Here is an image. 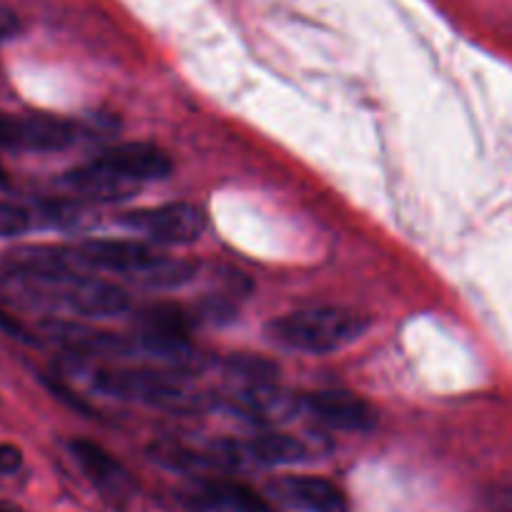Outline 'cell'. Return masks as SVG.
I'll list each match as a JSON object with an SVG mask.
<instances>
[{
    "instance_id": "obj_9",
    "label": "cell",
    "mask_w": 512,
    "mask_h": 512,
    "mask_svg": "<svg viewBox=\"0 0 512 512\" xmlns=\"http://www.w3.org/2000/svg\"><path fill=\"white\" fill-rule=\"evenodd\" d=\"M282 505L302 512H347V497L334 482L314 475H284L269 482Z\"/></svg>"
},
{
    "instance_id": "obj_4",
    "label": "cell",
    "mask_w": 512,
    "mask_h": 512,
    "mask_svg": "<svg viewBox=\"0 0 512 512\" xmlns=\"http://www.w3.org/2000/svg\"><path fill=\"white\" fill-rule=\"evenodd\" d=\"M369 319L349 307H309L289 312L267 324L274 344L302 354H329L357 342Z\"/></svg>"
},
{
    "instance_id": "obj_8",
    "label": "cell",
    "mask_w": 512,
    "mask_h": 512,
    "mask_svg": "<svg viewBox=\"0 0 512 512\" xmlns=\"http://www.w3.org/2000/svg\"><path fill=\"white\" fill-rule=\"evenodd\" d=\"M304 407L322 425L339 432H369L377 427V410L347 390H322L304 397Z\"/></svg>"
},
{
    "instance_id": "obj_10",
    "label": "cell",
    "mask_w": 512,
    "mask_h": 512,
    "mask_svg": "<svg viewBox=\"0 0 512 512\" xmlns=\"http://www.w3.org/2000/svg\"><path fill=\"white\" fill-rule=\"evenodd\" d=\"M189 502L196 510L206 512H272V505L259 492L221 477L196 482L189 492Z\"/></svg>"
},
{
    "instance_id": "obj_3",
    "label": "cell",
    "mask_w": 512,
    "mask_h": 512,
    "mask_svg": "<svg viewBox=\"0 0 512 512\" xmlns=\"http://www.w3.org/2000/svg\"><path fill=\"white\" fill-rule=\"evenodd\" d=\"M83 269L131 279L149 289H174L194 277V264L171 259L136 239H91L71 249Z\"/></svg>"
},
{
    "instance_id": "obj_17",
    "label": "cell",
    "mask_w": 512,
    "mask_h": 512,
    "mask_svg": "<svg viewBox=\"0 0 512 512\" xmlns=\"http://www.w3.org/2000/svg\"><path fill=\"white\" fill-rule=\"evenodd\" d=\"M0 512H23V510H18V507L13 505H6V502H0Z\"/></svg>"
},
{
    "instance_id": "obj_5",
    "label": "cell",
    "mask_w": 512,
    "mask_h": 512,
    "mask_svg": "<svg viewBox=\"0 0 512 512\" xmlns=\"http://www.w3.org/2000/svg\"><path fill=\"white\" fill-rule=\"evenodd\" d=\"M98 392L116 400L154 407H184L191 400L184 379L156 367H98L91 374Z\"/></svg>"
},
{
    "instance_id": "obj_6",
    "label": "cell",
    "mask_w": 512,
    "mask_h": 512,
    "mask_svg": "<svg viewBox=\"0 0 512 512\" xmlns=\"http://www.w3.org/2000/svg\"><path fill=\"white\" fill-rule=\"evenodd\" d=\"M118 224L131 234H139L154 244H194L206 231V214L196 204L174 201V204L146 206L126 211Z\"/></svg>"
},
{
    "instance_id": "obj_15",
    "label": "cell",
    "mask_w": 512,
    "mask_h": 512,
    "mask_svg": "<svg viewBox=\"0 0 512 512\" xmlns=\"http://www.w3.org/2000/svg\"><path fill=\"white\" fill-rule=\"evenodd\" d=\"M23 467V452L11 442L0 445V475H16Z\"/></svg>"
},
{
    "instance_id": "obj_11",
    "label": "cell",
    "mask_w": 512,
    "mask_h": 512,
    "mask_svg": "<svg viewBox=\"0 0 512 512\" xmlns=\"http://www.w3.org/2000/svg\"><path fill=\"white\" fill-rule=\"evenodd\" d=\"M71 452L73 460L81 465V470L91 477V482L98 490H103L106 495L113 497H123L131 490V477H128V472L123 470L121 462H118L111 452L103 450L98 442L78 437V440L71 442Z\"/></svg>"
},
{
    "instance_id": "obj_18",
    "label": "cell",
    "mask_w": 512,
    "mask_h": 512,
    "mask_svg": "<svg viewBox=\"0 0 512 512\" xmlns=\"http://www.w3.org/2000/svg\"><path fill=\"white\" fill-rule=\"evenodd\" d=\"M0 184H6V174H3V169H0Z\"/></svg>"
},
{
    "instance_id": "obj_12",
    "label": "cell",
    "mask_w": 512,
    "mask_h": 512,
    "mask_svg": "<svg viewBox=\"0 0 512 512\" xmlns=\"http://www.w3.org/2000/svg\"><path fill=\"white\" fill-rule=\"evenodd\" d=\"M236 450H239L241 465H264V467H279V465H297V462L307 460V447L292 435H282V432H262L249 440H236Z\"/></svg>"
},
{
    "instance_id": "obj_1",
    "label": "cell",
    "mask_w": 512,
    "mask_h": 512,
    "mask_svg": "<svg viewBox=\"0 0 512 512\" xmlns=\"http://www.w3.org/2000/svg\"><path fill=\"white\" fill-rule=\"evenodd\" d=\"M0 302L48 317L111 319L131 307L126 289L96 277L58 246H26L0 264Z\"/></svg>"
},
{
    "instance_id": "obj_14",
    "label": "cell",
    "mask_w": 512,
    "mask_h": 512,
    "mask_svg": "<svg viewBox=\"0 0 512 512\" xmlns=\"http://www.w3.org/2000/svg\"><path fill=\"white\" fill-rule=\"evenodd\" d=\"M31 229V214L13 201H0V239Z\"/></svg>"
},
{
    "instance_id": "obj_13",
    "label": "cell",
    "mask_w": 512,
    "mask_h": 512,
    "mask_svg": "<svg viewBox=\"0 0 512 512\" xmlns=\"http://www.w3.org/2000/svg\"><path fill=\"white\" fill-rule=\"evenodd\" d=\"M234 410L246 415V420H289V415L297 410V400H292L287 392L277 390L274 384L254 382L234 397Z\"/></svg>"
},
{
    "instance_id": "obj_7",
    "label": "cell",
    "mask_w": 512,
    "mask_h": 512,
    "mask_svg": "<svg viewBox=\"0 0 512 512\" xmlns=\"http://www.w3.org/2000/svg\"><path fill=\"white\" fill-rule=\"evenodd\" d=\"M78 139L76 123L46 113L11 116L0 113V149L8 151H61Z\"/></svg>"
},
{
    "instance_id": "obj_16",
    "label": "cell",
    "mask_w": 512,
    "mask_h": 512,
    "mask_svg": "<svg viewBox=\"0 0 512 512\" xmlns=\"http://www.w3.org/2000/svg\"><path fill=\"white\" fill-rule=\"evenodd\" d=\"M492 512H512V487H500L490 495Z\"/></svg>"
},
{
    "instance_id": "obj_2",
    "label": "cell",
    "mask_w": 512,
    "mask_h": 512,
    "mask_svg": "<svg viewBox=\"0 0 512 512\" xmlns=\"http://www.w3.org/2000/svg\"><path fill=\"white\" fill-rule=\"evenodd\" d=\"M171 169L174 164L164 149L146 141H131L103 151L88 164L68 171L63 179L73 194L96 201H116L128 199L149 181L166 179Z\"/></svg>"
}]
</instances>
